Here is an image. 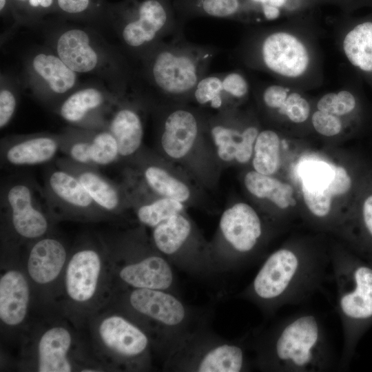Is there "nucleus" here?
<instances>
[{
	"mask_svg": "<svg viewBox=\"0 0 372 372\" xmlns=\"http://www.w3.org/2000/svg\"><path fill=\"white\" fill-rule=\"evenodd\" d=\"M219 52L217 47L190 42L179 32L130 63L128 88L139 103L179 106L190 100Z\"/></svg>",
	"mask_w": 372,
	"mask_h": 372,
	"instance_id": "f257e3e1",
	"label": "nucleus"
},
{
	"mask_svg": "<svg viewBox=\"0 0 372 372\" xmlns=\"http://www.w3.org/2000/svg\"><path fill=\"white\" fill-rule=\"evenodd\" d=\"M330 256L304 247L287 245L264 261L243 296L265 313L307 300L325 282Z\"/></svg>",
	"mask_w": 372,
	"mask_h": 372,
	"instance_id": "f03ea898",
	"label": "nucleus"
},
{
	"mask_svg": "<svg viewBox=\"0 0 372 372\" xmlns=\"http://www.w3.org/2000/svg\"><path fill=\"white\" fill-rule=\"evenodd\" d=\"M256 363L263 371L326 372L335 364L333 348L318 315L300 311L262 334L255 344Z\"/></svg>",
	"mask_w": 372,
	"mask_h": 372,
	"instance_id": "7ed1b4c3",
	"label": "nucleus"
},
{
	"mask_svg": "<svg viewBox=\"0 0 372 372\" xmlns=\"http://www.w3.org/2000/svg\"><path fill=\"white\" fill-rule=\"evenodd\" d=\"M330 259L343 332L338 367L346 369L359 341L372 326V263L346 251H334Z\"/></svg>",
	"mask_w": 372,
	"mask_h": 372,
	"instance_id": "20e7f679",
	"label": "nucleus"
},
{
	"mask_svg": "<svg viewBox=\"0 0 372 372\" xmlns=\"http://www.w3.org/2000/svg\"><path fill=\"white\" fill-rule=\"evenodd\" d=\"M102 15L130 64L185 28L172 0H124L105 5Z\"/></svg>",
	"mask_w": 372,
	"mask_h": 372,
	"instance_id": "39448f33",
	"label": "nucleus"
},
{
	"mask_svg": "<svg viewBox=\"0 0 372 372\" xmlns=\"http://www.w3.org/2000/svg\"><path fill=\"white\" fill-rule=\"evenodd\" d=\"M47 46L77 74L96 76L119 94L128 88L130 65L116 45L92 29L60 25L45 34Z\"/></svg>",
	"mask_w": 372,
	"mask_h": 372,
	"instance_id": "423d86ee",
	"label": "nucleus"
},
{
	"mask_svg": "<svg viewBox=\"0 0 372 372\" xmlns=\"http://www.w3.org/2000/svg\"><path fill=\"white\" fill-rule=\"evenodd\" d=\"M46 203L43 188L29 177L11 176L1 181V207L20 237L37 239L46 234L49 222L43 206Z\"/></svg>",
	"mask_w": 372,
	"mask_h": 372,
	"instance_id": "0eeeda50",
	"label": "nucleus"
},
{
	"mask_svg": "<svg viewBox=\"0 0 372 372\" xmlns=\"http://www.w3.org/2000/svg\"><path fill=\"white\" fill-rule=\"evenodd\" d=\"M23 72L24 81L34 96L53 110L79 86L78 74L48 46L25 56Z\"/></svg>",
	"mask_w": 372,
	"mask_h": 372,
	"instance_id": "6e6552de",
	"label": "nucleus"
},
{
	"mask_svg": "<svg viewBox=\"0 0 372 372\" xmlns=\"http://www.w3.org/2000/svg\"><path fill=\"white\" fill-rule=\"evenodd\" d=\"M250 61L272 74L285 78L302 76L310 64V55L304 43L296 35L273 31L258 38L250 45Z\"/></svg>",
	"mask_w": 372,
	"mask_h": 372,
	"instance_id": "1a4fd4ad",
	"label": "nucleus"
},
{
	"mask_svg": "<svg viewBox=\"0 0 372 372\" xmlns=\"http://www.w3.org/2000/svg\"><path fill=\"white\" fill-rule=\"evenodd\" d=\"M351 187V177L342 167L315 161L302 169L303 198L309 211L318 219L329 216L333 196L346 194Z\"/></svg>",
	"mask_w": 372,
	"mask_h": 372,
	"instance_id": "9d476101",
	"label": "nucleus"
},
{
	"mask_svg": "<svg viewBox=\"0 0 372 372\" xmlns=\"http://www.w3.org/2000/svg\"><path fill=\"white\" fill-rule=\"evenodd\" d=\"M123 95L98 84L79 86L54 111L74 127L90 130L105 127L107 116Z\"/></svg>",
	"mask_w": 372,
	"mask_h": 372,
	"instance_id": "9b49d317",
	"label": "nucleus"
},
{
	"mask_svg": "<svg viewBox=\"0 0 372 372\" xmlns=\"http://www.w3.org/2000/svg\"><path fill=\"white\" fill-rule=\"evenodd\" d=\"M42 188L52 212L84 218L107 214L94 202L75 176L56 165L45 172Z\"/></svg>",
	"mask_w": 372,
	"mask_h": 372,
	"instance_id": "f8f14e48",
	"label": "nucleus"
},
{
	"mask_svg": "<svg viewBox=\"0 0 372 372\" xmlns=\"http://www.w3.org/2000/svg\"><path fill=\"white\" fill-rule=\"evenodd\" d=\"M219 227L224 239L235 253L238 265L254 252L263 235V226L258 214L244 203L227 209L220 217Z\"/></svg>",
	"mask_w": 372,
	"mask_h": 372,
	"instance_id": "ddd939ff",
	"label": "nucleus"
},
{
	"mask_svg": "<svg viewBox=\"0 0 372 372\" xmlns=\"http://www.w3.org/2000/svg\"><path fill=\"white\" fill-rule=\"evenodd\" d=\"M61 135L34 133L14 135L1 141V164L19 167L45 164L60 152Z\"/></svg>",
	"mask_w": 372,
	"mask_h": 372,
	"instance_id": "4468645a",
	"label": "nucleus"
},
{
	"mask_svg": "<svg viewBox=\"0 0 372 372\" xmlns=\"http://www.w3.org/2000/svg\"><path fill=\"white\" fill-rule=\"evenodd\" d=\"M249 83L238 70L207 74L195 87L190 100L218 111L236 104L249 94Z\"/></svg>",
	"mask_w": 372,
	"mask_h": 372,
	"instance_id": "2eb2a0df",
	"label": "nucleus"
},
{
	"mask_svg": "<svg viewBox=\"0 0 372 372\" xmlns=\"http://www.w3.org/2000/svg\"><path fill=\"white\" fill-rule=\"evenodd\" d=\"M129 301L136 311L169 331L180 328L185 324L188 317L183 303L166 290L134 289Z\"/></svg>",
	"mask_w": 372,
	"mask_h": 372,
	"instance_id": "dca6fc26",
	"label": "nucleus"
},
{
	"mask_svg": "<svg viewBox=\"0 0 372 372\" xmlns=\"http://www.w3.org/2000/svg\"><path fill=\"white\" fill-rule=\"evenodd\" d=\"M200 130L196 113L180 105L172 107L162 121L161 144L164 152L173 158L184 157L194 146Z\"/></svg>",
	"mask_w": 372,
	"mask_h": 372,
	"instance_id": "f3484780",
	"label": "nucleus"
},
{
	"mask_svg": "<svg viewBox=\"0 0 372 372\" xmlns=\"http://www.w3.org/2000/svg\"><path fill=\"white\" fill-rule=\"evenodd\" d=\"M125 94L112 107L105 127L114 136L120 158H128L140 149L143 137V125L135 103L127 101Z\"/></svg>",
	"mask_w": 372,
	"mask_h": 372,
	"instance_id": "a211bd4d",
	"label": "nucleus"
},
{
	"mask_svg": "<svg viewBox=\"0 0 372 372\" xmlns=\"http://www.w3.org/2000/svg\"><path fill=\"white\" fill-rule=\"evenodd\" d=\"M101 269V257L94 249L83 248L73 254L65 274L70 298L77 302L90 300L96 292Z\"/></svg>",
	"mask_w": 372,
	"mask_h": 372,
	"instance_id": "6ab92c4d",
	"label": "nucleus"
},
{
	"mask_svg": "<svg viewBox=\"0 0 372 372\" xmlns=\"http://www.w3.org/2000/svg\"><path fill=\"white\" fill-rule=\"evenodd\" d=\"M56 165L75 176L94 202L107 214L121 209L123 198L120 189L96 168L75 163L68 157L59 158Z\"/></svg>",
	"mask_w": 372,
	"mask_h": 372,
	"instance_id": "aec40b11",
	"label": "nucleus"
},
{
	"mask_svg": "<svg viewBox=\"0 0 372 372\" xmlns=\"http://www.w3.org/2000/svg\"><path fill=\"white\" fill-rule=\"evenodd\" d=\"M103 343L114 353L126 358H134L146 351L147 335L137 326L119 316L105 318L99 327Z\"/></svg>",
	"mask_w": 372,
	"mask_h": 372,
	"instance_id": "412c9836",
	"label": "nucleus"
},
{
	"mask_svg": "<svg viewBox=\"0 0 372 372\" xmlns=\"http://www.w3.org/2000/svg\"><path fill=\"white\" fill-rule=\"evenodd\" d=\"M177 17L185 26L197 17L254 21L253 14L245 0H172Z\"/></svg>",
	"mask_w": 372,
	"mask_h": 372,
	"instance_id": "4be33fe9",
	"label": "nucleus"
},
{
	"mask_svg": "<svg viewBox=\"0 0 372 372\" xmlns=\"http://www.w3.org/2000/svg\"><path fill=\"white\" fill-rule=\"evenodd\" d=\"M121 279L134 289L169 290L174 283V273L168 262L152 255L124 266Z\"/></svg>",
	"mask_w": 372,
	"mask_h": 372,
	"instance_id": "5701e85b",
	"label": "nucleus"
},
{
	"mask_svg": "<svg viewBox=\"0 0 372 372\" xmlns=\"http://www.w3.org/2000/svg\"><path fill=\"white\" fill-rule=\"evenodd\" d=\"M66 257L65 246L61 241L50 237L41 238L30 251L28 273L39 284L50 282L60 273Z\"/></svg>",
	"mask_w": 372,
	"mask_h": 372,
	"instance_id": "b1692460",
	"label": "nucleus"
},
{
	"mask_svg": "<svg viewBox=\"0 0 372 372\" xmlns=\"http://www.w3.org/2000/svg\"><path fill=\"white\" fill-rule=\"evenodd\" d=\"M193 358L188 369L198 372H240L249 365L244 347L234 342L214 344Z\"/></svg>",
	"mask_w": 372,
	"mask_h": 372,
	"instance_id": "393cba45",
	"label": "nucleus"
},
{
	"mask_svg": "<svg viewBox=\"0 0 372 372\" xmlns=\"http://www.w3.org/2000/svg\"><path fill=\"white\" fill-rule=\"evenodd\" d=\"M30 298L28 284L23 275L15 270L0 279V318L6 324L14 326L25 318Z\"/></svg>",
	"mask_w": 372,
	"mask_h": 372,
	"instance_id": "a878e982",
	"label": "nucleus"
},
{
	"mask_svg": "<svg viewBox=\"0 0 372 372\" xmlns=\"http://www.w3.org/2000/svg\"><path fill=\"white\" fill-rule=\"evenodd\" d=\"M342 49L351 65L372 78V15L352 26L343 39Z\"/></svg>",
	"mask_w": 372,
	"mask_h": 372,
	"instance_id": "bb28decb",
	"label": "nucleus"
},
{
	"mask_svg": "<svg viewBox=\"0 0 372 372\" xmlns=\"http://www.w3.org/2000/svg\"><path fill=\"white\" fill-rule=\"evenodd\" d=\"M70 344L71 335L65 328L53 327L45 331L39 343V371H71L67 357Z\"/></svg>",
	"mask_w": 372,
	"mask_h": 372,
	"instance_id": "cd10ccee",
	"label": "nucleus"
},
{
	"mask_svg": "<svg viewBox=\"0 0 372 372\" xmlns=\"http://www.w3.org/2000/svg\"><path fill=\"white\" fill-rule=\"evenodd\" d=\"M261 99L267 107L277 110L295 123L304 122L310 114L309 102L300 94L278 84L265 86Z\"/></svg>",
	"mask_w": 372,
	"mask_h": 372,
	"instance_id": "c85d7f7f",
	"label": "nucleus"
},
{
	"mask_svg": "<svg viewBox=\"0 0 372 372\" xmlns=\"http://www.w3.org/2000/svg\"><path fill=\"white\" fill-rule=\"evenodd\" d=\"M244 182L251 194L259 198H267L282 209L294 205L292 187L270 175L251 171L246 174Z\"/></svg>",
	"mask_w": 372,
	"mask_h": 372,
	"instance_id": "c756f323",
	"label": "nucleus"
},
{
	"mask_svg": "<svg viewBox=\"0 0 372 372\" xmlns=\"http://www.w3.org/2000/svg\"><path fill=\"white\" fill-rule=\"evenodd\" d=\"M153 229L152 238L158 250L166 255H173L188 239L192 225L189 220L179 213Z\"/></svg>",
	"mask_w": 372,
	"mask_h": 372,
	"instance_id": "7c9ffc66",
	"label": "nucleus"
},
{
	"mask_svg": "<svg viewBox=\"0 0 372 372\" xmlns=\"http://www.w3.org/2000/svg\"><path fill=\"white\" fill-rule=\"evenodd\" d=\"M143 176L147 186L163 197L181 203L187 201L190 197L189 187L161 167L148 165L144 168Z\"/></svg>",
	"mask_w": 372,
	"mask_h": 372,
	"instance_id": "2f4dec72",
	"label": "nucleus"
},
{
	"mask_svg": "<svg viewBox=\"0 0 372 372\" xmlns=\"http://www.w3.org/2000/svg\"><path fill=\"white\" fill-rule=\"evenodd\" d=\"M280 138L271 130L259 132L254 145L253 166L255 171L266 175L275 174L280 167Z\"/></svg>",
	"mask_w": 372,
	"mask_h": 372,
	"instance_id": "473e14b6",
	"label": "nucleus"
},
{
	"mask_svg": "<svg viewBox=\"0 0 372 372\" xmlns=\"http://www.w3.org/2000/svg\"><path fill=\"white\" fill-rule=\"evenodd\" d=\"M93 130L70 127L61 135L60 152L72 161L93 167L90 147Z\"/></svg>",
	"mask_w": 372,
	"mask_h": 372,
	"instance_id": "72a5a7b5",
	"label": "nucleus"
},
{
	"mask_svg": "<svg viewBox=\"0 0 372 372\" xmlns=\"http://www.w3.org/2000/svg\"><path fill=\"white\" fill-rule=\"evenodd\" d=\"M355 226V254L372 263V191L362 202Z\"/></svg>",
	"mask_w": 372,
	"mask_h": 372,
	"instance_id": "f704fd0d",
	"label": "nucleus"
},
{
	"mask_svg": "<svg viewBox=\"0 0 372 372\" xmlns=\"http://www.w3.org/2000/svg\"><path fill=\"white\" fill-rule=\"evenodd\" d=\"M90 158L96 169L112 165L120 158L117 142L107 128L93 130Z\"/></svg>",
	"mask_w": 372,
	"mask_h": 372,
	"instance_id": "c9c22d12",
	"label": "nucleus"
},
{
	"mask_svg": "<svg viewBox=\"0 0 372 372\" xmlns=\"http://www.w3.org/2000/svg\"><path fill=\"white\" fill-rule=\"evenodd\" d=\"M242 130L225 121H217L211 123L209 132L217 147L218 156L221 160L229 162L235 159Z\"/></svg>",
	"mask_w": 372,
	"mask_h": 372,
	"instance_id": "e433bc0d",
	"label": "nucleus"
},
{
	"mask_svg": "<svg viewBox=\"0 0 372 372\" xmlns=\"http://www.w3.org/2000/svg\"><path fill=\"white\" fill-rule=\"evenodd\" d=\"M183 209L181 202L163 197L140 205L136 216L142 224L154 228L172 216L180 213Z\"/></svg>",
	"mask_w": 372,
	"mask_h": 372,
	"instance_id": "4c0bfd02",
	"label": "nucleus"
},
{
	"mask_svg": "<svg viewBox=\"0 0 372 372\" xmlns=\"http://www.w3.org/2000/svg\"><path fill=\"white\" fill-rule=\"evenodd\" d=\"M358 106L355 95L348 90L329 92L322 96L317 103L318 110L343 116L353 112Z\"/></svg>",
	"mask_w": 372,
	"mask_h": 372,
	"instance_id": "58836bf2",
	"label": "nucleus"
},
{
	"mask_svg": "<svg viewBox=\"0 0 372 372\" xmlns=\"http://www.w3.org/2000/svg\"><path fill=\"white\" fill-rule=\"evenodd\" d=\"M19 91L14 84L6 76H1L0 127L3 130L12 120L19 103Z\"/></svg>",
	"mask_w": 372,
	"mask_h": 372,
	"instance_id": "ea45409f",
	"label": "nucleus"
},
{
	"mask_svg": "<svg viewBox=\"0 0 372 372\" xmlns=\"http://www.w3.org/2000/svg\"><path fill=\"white\" fill-rule=\"evenodd\" d=\"M103 8L96 6L93 0H56V11L72 17L90 16V14L94 17L98 14L101 17Z\"/></svg>",
	"mask_w": 372,
	"mask_h": 372,
	"instance_id": "a19ab883",
	"label": "nucleus"
},
{
	"mask_svg": "<svg viewBox=\"0 0 372 372\" xmlns=\"http://www.w3.org/2000/svg\"><path fill=\"white\" fill-rule=\"evenodd\" d=\"M311 123L315 130L325 136H335L342 130L339 116L318 110L312 114Z\"/></svg>",
	"mask_w": 372,
	"mask_h": 372,
	"instance_id": "79ce46f5",
	"label": "nucleus"
},
{
	"mask_svg": "<svg viewBox=\"0 0 372 372\" xmlns=\"http://www.w3.org/2000/svg\"><path fill=\"white\" fill-rule=\"evenodd\" d=\"M258 134L259 130L255 125H248L244 128L235 155V159L238 163H245L250 160Z\"/></svg>",
	"mask_w": 372,
	"mask_h": 372,
	"instance_id": "37998d69",
	"label": "nucleus"
},
{
	"mask_svg": "<svg viewBox=\"0 0 372 372\" xmlns=\"http://www.w3.org/2000/svg\"><path fill=\"white\" fill-rule=\"evenodd\" d=\"M10 9V0H0V10L1 14H3L6 10Z\"/></svg>",
	"mask_w": 372,
	"mask_h": 372,
	"instance_id": "c03bdc74",
	"label": "nucleus"
}]
</instances>
